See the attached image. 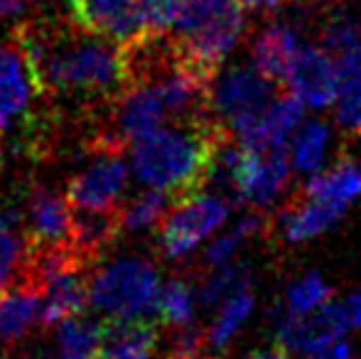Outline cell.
<instances>
[{"mask_svg": "<svg viewBox=\"0 0 361 359\" xmlns=\"http://www.w3.org/2000/svg\"><path fill=\"white\" fill-rule=\"evenodd\" d=\"M13 44L37 94L79 96L96 106L123 87L121 44L76 28L69 18L23 20L13 28Z\"/></svg>", "mask_w": 361, "mask_h": 359, "instance_id": "cell-1", "label": "cell"}, {"mask_svg": "<svg viewBox=\"0 0 361 359\" xmlns=\"http://www.w3.org/2000/svg\"><path fill=\"white\" fill-rule=\"evenodd\" d=\"M233 133L209 116L197 123H180V128L152 130L135 140L133 173L140 182L162 190L172 202L200 195L212 178L214 158Z\"/></svg>", "mask_w": 361, "mask_h": 359, "instance_id": "cell-2", "label": "cell"}, {"mask_svg": "<svg viewBox=\"0 0 361 359\" xmlns=\"http://www.w3.org/2000/svg\"><path fill=\"white\" fill-rule=\"evenodd\" d=\"M246 30V15L238 0H187L172 28L180 54L200 72L216 77L226 54Z\"/></svg>", "mask_w": 361, "mask_h": 359, "instance_id": "cell-3", "label": "cell"}, {"mask_svg": "<svg viewBox=\"0 0 361 359\" xmlns=\"http://www.w3.org/2000/svg\"><path fill=\"white\" fill-rule=\"evenodd\" d=\"M160 288L157 271L147 259L128 256L89 278V303L109 317H145Z\"/></svg>", "mask_w": 361, "mask_h": 359, "instance_id": "cell-4", "label": "cell"}, {"mask_svg": "<svg viewBox=\"0 0 361 359\" xmlns=\"http://www.w3.org/2000/svg\"><path fill=\"white\" fill-rule=\"evenodd\" d=\"M273 87L256 67H231L212 82V114L233 135L243 133L273 101Z\"/></svg>", "mask_w": 361, "mask_h": 359, "instance_id": "cell-5", "label": "cell"}, {"mask_svg": "<svg viewBox=\"0 0 361 359\" xmlns=\"http://www.w3.org/2000/svg\"><path fill=\"white\" fill-rule=\"evenodd\" d=\"M228 205L214 195H192L175 202L160 224V251L167 259H180L190 254L202 239L224 224Z\"/></svg>", "mask_w": 361, "mask_h": 359, "instance_id": "cell-6", "label": "cell"}, {"mask_svg": "<svg viewBox=\"0 0 361 359\" xmlns=\"http://www.w3.org/2000/svg\"><path fill=\"white\" fill-rule=\"evenodd\" d=\"M278 325V347L286 352H302V355H317L319 350L334 345L347 332V310L339 303H319L317 308L293 315L283 312L276 320Z\"/></svg>", "mask_w": 361, "mask_h": 359, "instance_id": "cell-7", "label": "cell"}, {"mask_svg": "<svg viewBox=\"0 0 361 359\" xmlns=\"http://www.w3.org/2000/svg\"><path fill=\"white\" fill-rule=\"evenodd\" d=\"M67 18L116 44H128L147 32L140 0H69Z\"/></svg>", "mask_w": 361, "mask_h": 359, "instance_id": "cell-8", "label": "cell"}, {"mask_svg": "<svg viewBox=\"0 0 361 359\" xmlns=\"http://www.w3.org/2000/svg\"><path fill=\"white\" fill-rule=\"evenodd\" d=\"M128 182V165L123 163V153H96V160L84 170L67 180V197L74 207H116Z\"/></svg>", "mask_w": 361, "mask_h": 359, "instance_id": "cell-9", "label": "cell"}, {"mask_svg": "<svg viewBox=\"0 0 361 359\" xmlns=\"http://www.w3.org/2000/svg\"><path fill=\"white\" fill-rule=\"evenodd\" d=\"M283 84L290 94L314 109L334 104L339 91L334 57L322 47H298Z\"/></svg>", "mask_w": 361, "mask_h": 359, "instance_id": "cell-10", "label": "cell"}, {"mask_svg": "<svg viewBox=\"0 0 361 359\" xmlns=\"http://www.w3.org/2000/svg\"><path fill=\"white\" fill-rule=\"evenodd\" d=\"M121 234V212L116 207H76L69 214V231L67 239L76 249V254L94 269L101 256L114 246Z\"/></svg>", "mask_w": 361, "mask_h": 359, "instance_id": "cell-11", "label": "cell"}, {"mask_svg": "<svg viewBox=\"0 0 361 359\" xmlns=\"http://www.w3.org/2000/svg\"><path fill=\"white\" fill-rule=\"evenodd\" d=\"M300 118H302V101L293 94H283L273 99L266 106V111L256 118V123H251L236 138L241 140L243 148L251 150L281 148V145H286L290 133L298 128Z\"/></svg>", "mask_w": 361, "mask_h": 359, "instance_id": "cell-12", "label": "cell"}, {"mask_svg": "<svg viewBox=\"0 0 361 359\" xmlns=\"http://www.w3.org/2000/svg\"><path fill=\"white\" fill-rule=\"evenodd\" d=\"M69 202L54 187L32 185L25 205V241H59L69 231Z\"/></svg>", "mask_w": 361, "mask_h": 359, "instance_id": "cell-13", "label": "cell"}, {"mask_svg": "<svg viewBox=\"0 0 361 359\" xmlns=\"http://www.w3.org/2000/svg\"><path fill=\"white\" fill-rule=\"evenodd\" d=\"M35 94L37 89L20 49L15 44L0 47V133L13 126Z\"/></svg>", "mask_w": 361, "mask_h": 359, "instance_id": "cell-14", "label": "cell"}, {"mask_svg": "<svg viewBox=\"0 0 361 359\" xmlns=\"http://www.w3.org/2000/svg\"><path fill=\"white\" fill-rule=\"evenodd\" d=\"M89 271H76L52 281L42 293H39V308H37V325L39 327H54L62 320L74 315H81V310L89 303Z\"/></svg>", "mask_w": 361, "mask_h": 359, "instance_id": "cell-15", "label": "cell"}, {"mask_svg": "<svg viewBox=\"0 0 361 359\" xmlns=\"http://www.w3.org/2000/svg\"><path fill=\"white\" fill-rule=\"evenodd\" d=\"M157 330L147 317H111L101 322V342L96 359H121L128 355H150Z\"/></svg>", "mask_w": 361, "mask_h": 359, "instance_id": "cell-16", "label": "cell"}, {"mask_svg": "<svg viewBox=\"0 0 361 359\" xmlns=\"http://www.w3.org/2000/svg\"><path fill=\"white\" fill-rule=\"evenodd\" d=\"M298 47V37L288 23H271L253 39V64L268 82L283 84Z\"/></svg>", "mask_w": 361, "mask_h": 359, "instance_id": "cell-17", "label": "cell"}, {"mask_svg": "<svg viewBox=\"0 0 361 359\" xmlns=\"http://www.w3.org/2000/svg\"><path fill=\"white\" fill-rule=\"evenodd\" d=\"M361 195V163L339 160L329 173L312 175L305 185V197L327 202L334 207H347Z\"/></svg>", "mask_w": 361, "mask_h": 359, "instance_id": "cell-18", "label": "cell"}, {"mask_svg": "<svg viewBox=\"0 0 361 359\" xmlns=\"http://www.w3.org/2000/svg\"><path fill=\"white\" fill-rule=\"evenodd\" d=\"M8 291L0 296V340L5 345H18L37 322L39 296L25 286H13Z\"/></svg>", "mask_w": 361, "mask_h": 359, "instance_id": "cell-19", "label": "cell"}, {"mask_svg": "<svg viewBox=\"0 0 361 359\" xmlns=\"http://www.w3.org/2000/svg\"><path fill=\"white\" fill-rule=\"evenodd\" d=\"M342 214H344L342 207L302 197V200L293 202L286 209V214H283V234H286V239L293 241V244L295 241L312 239L319 231L332 226Z\"/></svg>", "mask_w": 361, "mask_h": 359, "instance_id": "cell-20", "label": "cell"}, {"mask_svg": "<svg viewBox=\"0 0 361 359\" xmlns=\"http://www.w3.org/2000/svg\"><path fill=\"white\" fill-rule=\"evenodd\" d=\"M175 205L172 197L162 190H147L143 195H138L135 200H130L128 205L118 207L121 212V231H130V234H143L155 226L162 224L165 214L170 212V207Z\"/></svg>", "mask_w": 361, "mask_h": 359, "instance_id": "cell-21", "label": "cell"}, {"mask_svg": "<svg viewBox=\"0 0 361 359\" xmlns=\"http://www.w3.org/2000/svg\"><path fill=\"white\" fill-rule=\"evenodd\" d=\"M101 342V322L89 317H67L57 330V357L59 359H96Z\"/></svg>", "mask_w": 361, "mask_h": 359, "instance_id": "cell-22", "label": "cell"}, {"mask_svg": "<svg viewBox=\"0 0 361 359\" xmlns=\"http://www.w3.org/2000/svg\"><path fill=\"white\" fill-rule=\"evenodd\" d=\"M152 312L167 327H180L192 322V317H195V296H192L190 283L182 281V278H172L162 288H157Z\"/></svg>", "mask_w": 361, "mask_h": 359, "instance_id": "cell-23", "label": "cell"}, {"mask_svg": "<svg viewBox=\"0 0 361 359\" xmlns=\"http://www.w3.org/2000/svg\"><path fill=\"white\" fill-rule=\"evenodd\" d=\"M251 308H253V296L248 293V288H243V291H236L233 296H228L226 300H224L221 310H219L214 325H212V330H209L207 347H209L212 352H221L224 347L228 345V340L236 335V330L241 327V322L248 317Z\"/></svg>", "mask_w": 361, "mask_h": 359, "instance_id": "cell-24", "label": "cell"}, {"mask_svg": "<svg viewBox=\"0 0 361 359\" xmlns=\"http://www.w3.org/2000/svg\"><path fill=\"white\" fill-rule=\"evenodd\" d=\"M248 281H251V273L246 271V264H228L226 261V264L216 266V271L209 276V281L202 286L200 303L209 308L216 305V303H224L236 291L248 288Z\"/></svg>", "mask_w": 361, "mask_h": 359, "instance_id": "cell-25", "label": "cell"}, {"mask_svg": "<svg viewBox=\"0 0 361 359\" xmlns=\"http://www.w3.org/2000/svg\"><path fill=\"white\" fill-rule=\"evenodd\" d=\"M329 130L324 123L319 121H310L302 126L300 135L295 138V148H293V163L298 170L302 173H312L317 170V165L322 163V153L324 145H327Z\"/></svg>", "mask_w": 361, "mask_h": 359, "instance_id": "cell-26", "label": "cell"}, {"mask_svg": "<svg viewBox=\"0 0 361 359\" xmlns=\"http://www.w3.org/2000/svg\"><path fill=\"white\" fill-rule=\"evenodd\" d=\"M263 226H266V219H263L261 214H251V217H246V219H241L228 234H224L221 239H216L214 244L207 249L204 264L209 266V269H216V266L226 264V261L236 254L238 244H241L243 239H248L251 234H256V231H261Z\"/></svg>", "mask_w": 361, "mask_h": 359, "instance_id": "cell-27", "label": "cell"}, {"mask_svg": "<svg viewBox=\"0 0 361 359\" xmlns=\"http://www.w3.org/2000/svg\"><path fill=\"white\" fill-rule=\"evenodd\" d=\"M20 224L0 219V296L15 283L20 261H23L25 239L18 231Z\"/></svg>", "mask_w": 361, "mask_h": 359, "instance_id": "cell-28", "label": "cell"}, {"mask_svg": "<svg viewBox=\"0 0 361 359\" xmlns=\"http://www.w3.org/2000/svg\"><path fill=\"white\" fill-rule=\"evenodd\" d=\"M329 288L322 281L319 273H310V276L300 278L298 283H293L288 291V312L293 315H302V312L317 308L319 303H324L329 298Z\"/></svg>", "mask_w": 361, "mask_h": 359, "instance_id": "cell-29", "label": "cell"}, {"mask_svg": "<svg viewBox=\"0 0 361 359\" xmlns=\"http://www.w3.org/2000/svg\"><path fill=\"white\" fill-rule=\"evenodd\" d=\"M361 47V28L347 15H337L327 23L322 35V49H327L332 57H342V54L352 52Z\"/></svg>", "mask_w": 361, "mask_h": 359, "instance_id": "cell-30", "label": "cell"}, {"mask_svg": "<svg viewBox=\"0 0 361 359\" xmlns=\"http://www.w3.org/2000/svg\"><path fill=\"white\" fill-rule=\"evenodd\" d=\"M172 340H170V357L177 359H200L207 347L204 330L195 322L172 327Z\"/></svg>", "mask_w": 361, "mask_h": 359, "instance_id": "cell-31", "label": "cell"}, {"mask_svg": "<svg viewBox=\"0 0 361 359\" xmlns=\"http://www.w3.org/2000/svg\"><path fill=\"white\" fill-rule=\"evenodd\" d=\"M337 118L349 133L361 135V84L357 87H339Z\"/></svg>", "mask_w": 361, "mask_h": 359, "instance_id": "cell-32", "label": "cell"}, {"mask_svg": "<svg viewBox=\"0 0 361 359\" xmlns=\"http://www.w3.org/2000/svg\"><path fill=\"white\" fill-rule=\"evenodd\" d=\"M30 8V0H0V23L10 18H23Z\"/></svg>", "mask_w": 361, "mask_h": 359, "instance_id": "cell-33", "label": "cell"}, {"mask_svg": "<svg viewBox=\"0 0 361 359\" xmlns=\"http://www.w3.org/2000/svg\"><path fill=\"white\" fill-rule=\"evenodd\" d=\"M314 359H352V350H349V345H344V342H334V345L324 347V350H319Z\"/></svg>", "mask_w": 361, "mask_h": 359, "instance_id": "cell-34", "label": "cell"}, {"mask_svg": "<svg viewBox=\"0 0 361 359\" xmlns=\"http://www.w3.org/2000/svg\"><path fill=\"white\" fill-rule=\"evenodd\" d=\"M347 320H349V325H354V327H361V291L359 293H354L352 298H349V303H347Z\"/></svg>", "mask_w": 361, "mask_h": 359, "instance_id": "cell-35", "label": "cell"}, {"mask_svg": "<svg viewBox=\"0 0 361 359\" xmlns=\"http://www.w3.org/2000/svg\"><path fill=\"white\" fill-rule=\"evenodd\" d=\"M283 0H238L243 10H271L276 5H281Z\"/></svg>", "mask_w": 361, "mask_h": 359, "instance_id": "cell-36", "label": "cell"}, {"mask_svg": "<svg viewBox=\"0 0 361 359\" xmlns=\"http://www.w3.org/2000/svg\"><path fill=\"white\" fill-rule=\"evenodd\" d=\"M288 352L283 347H276V350H268V352H253L248 359H288Z\"/></svg>", "mask_w": 361, "mask_h": 359, "instance_id": "cell-37", "label": "cell"}, {"mask_svg": "<svg viewBox=\"0 0 361 359\" xmlns=\"http://www.w3.org/2000/svg\"><path fill=\"white\" fill-rule=\"evenodd\" d=\"M35 359H59V357H57V350H54V352L52 350H42Z\"/></svg>", "mask_w": 361, "mask_h": 359, "instance_id": "cell-38", "label": "cell"}, {"mask_svg": "<svg viewBox=\"0 0 361 359\" xmlns=\"http://www.w3.org/2000/svg\"><path fill=\"white\" fill-rule=\"evenodd\" d=\"M150 355H128V357H121V359H147Z\"/></svg>", "mask_w": 361, "mask_h": 359, "instance_id": "cell-39", "label": "cell"}, {"mask_svg": "<svg viewBox=\"0 0 361 359\" xmlns=\"http://www.w3.org/2000/svg\"><path fill=\"white\" fill-rule=\"evenodd\" d=\"M167 359H177V357H167Z\"/></svg>", "mask_w": 361, "mask_h": 359, "instance_id": "cell-40", "label": "cell"}]
</instances>
